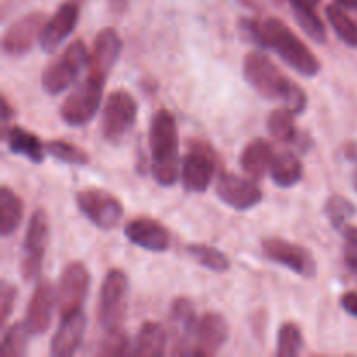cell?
Segmentation results:
<instances>
[{"label": "cell", "mask_w": 357, "mask_h": 357, "mask_svg": "<svg viewBox=\"0 0 357 357\" xmlns=\"http://www.w3.org/2000/svg\"><path fill=\"white\" fill-rule=\"evenodd\" d=\"M241 28L258 47L275 51L279 58L288 63L300 75L312 79L321 72L317 56L307 47L302 38L296 37L295 31L284 21L278 17H267V20L244 17L241 20Z\"/></svg>", "instance_id": "6da1fadb"}, {"label": "cell", "mask_w": 357, "mask_h": 357, "mask_svg": "<svg viewBox=\"0 0 357 357\" xmlns=\"http://www.w3.org/2000/svg\"><path fill=\"white\" fill-rule=\"evenodd\" d=\"M243 73L246 82L267 100L282 101L284 107L291 108L296 115L305 110L309 101L305 91L282 73L264 52H248L243 61Z\"/></svg>", "instance_id": "7a4b0ae2"}, {"label": "cell", "mask_w": 357, "mask_h": 357, "mask_svg": "<svg viewBox=\"0 0 357 357\" xmlns=\"http://www.w3.org/2000/svg\"><path fill=\"white\" fill-rule=\"evenodd\" d=\"M150 169L160 187H173L181 173L180 136L176 119L167 108H159L152 115L149 129Z\"/></svg>", "instance_id": "3957f363"}, {"label": "cell", "mask_w": 357, "mask_h": 357, "mask_svg": "<svg viewBox=\"0 0 357 357\" xmlns=\"http://www.w3.org/2000/svg\"><path fill=\"white\" fill-rule=\"evenodd\" d=\"M91 52L82 40H73L61 54L52 59L40 75L44 91L51 96L68 89L79 79L84 68H89Z\"/></svg>", "instance_id": "277c9868"}, {"label": "cell", "mask_w": 357, "mask_h": 357, "mask_svg": "<svg viewBox=\"0 0 357 357\" xmlns=\"http://www.w3.org/2000/svg\"><path fill=\"white\" fill-rule=\"evenodd\" d=\"M107 79L98 73L87 72V77L65 98L59 107V115L63 122L72 128L89 124L98 114L103 100V89Z\"/></svg>", "instance_id": "5b68a950"}, {"label": "cell", "mask_w": 357, "mask_h": 357, "mask_svg": "<svg viewBox=\"0 0 357 357\" xmlns=\"http://www.w3.org/2000/svg\"><path fill=\"white\" fill-rule=\"evenodd\" d=\"M215 149L199 138L188 139V149L181 159V185L190 194H204L211 185L216 171Z\"/></svg>", "instance_id": "8992f818"}, {"label": "cell", "mask_w": 357, "mask_h": 357, "mask_svg": "<svg viewBox=\"0 0 357 357\" xmlns=\"http://www.w3.org/2000/svg\"><path fill=\"white\" fill-rule=\"evenodd\" d=\"M129 298V279L121 268H112L105 275L98 303V321L105 331L122 328Z\"/></svg>", "instance_id": "52a82bcc"}, {"label": "cell", "mask_w": 357, "mask_h": 357, "mask_svg": "<svg viewBox=\"0 0 357 357\" xmlns=\"http://www.w3.org/2000/svg\"><path fill=\"white\" fill-rule=\"evenodd\" d=\"M138 117V103L126 89H115L108 94L101 115V132L110 143H119L135 126Z\"/></svg>", "instance_id": "ba28073f"}, {"label": "cell", "mask_w": 357, "mask_h": 357, "mask_svg": "<svg viewBox=\"0 0 357 357\" xmlns=\"http://www.w3.org/2000/svg\"><path fill=\"white\" fill-rule=\"evenodd\" d=\"M49 244V216L42 208L35 209L28 222L21 250V278L23 281H33L38 278Z\"/></svg>", "instance_id": "9c48e42d"}, {"label": "cell", "mask_w": 357, "mask_h": 357, "mask_svg": "<svg viewBox=\"0 0 357 357\" xmlns=\"http://www.w3.org/2000/svg\"><path fill=\"white\" fill-rule=\"evenodd\" d=\"M75 202L79 211L101 230H112L124 216L122 202L103 188H86L77 192Z\"/></svg>", "instance_id": "30bf717a"}, {"label": "cell", "mask_w": 357, "mask_h": 357, "mask_svg": "<svg viewBox=\"0 0 357 357\" xmlns=\"http://www.w3.org/2000/svg\"><path fill=\"white\" fill-rule=\"evenodd\" d=\"M197 331V317L195 307L190 298L180 296L171 303L169 324H167V337H169V354L173 356H192Z\"/></svg>", "instance_id": "8fae6325"}, {"label": "cell", "mask_w": 357, "mask_h": 357, "mask_svg": "<svg viewBox=\"0 0 357 357\" xmlns=\"http://www.w3.org/2000/svg\"><path fill=\"white\" fill-rule=\"evenodd\" d=\"M89 286L91 275L82 261L66 264L56 286V307L59 314L65 316L73 310L82 309V303L86 302L89 293Z\"/></svg>", "instance_id": "7c38bea8"}, {"label": "cell", "mask_w": 357, "mask_h": 357, "mask_svg": "<svg viewBox=\"0 0 357 357\" xmlns=\"http://www.w3.org/2000/svg\"><path fill=\"white\" fill-rule=\"evenodd\" d=\"M215 192L223 204L237 211H246L264 201V192L253 178H244L223 169L216 178Z\"/></svg>", "instance_id": "4fadbf2b"}, {"label": "cell", "mask_w": 357, "mask_h": 357, "mask_svg": "<svg viewBox=\"0 0 357 357\" xmlns=\"http://www.w3.org/2000/svg\"><path fill=\"white\" fill-rule=\"evenodd\" d=\"M261 250L268 260L289 268L302 278L310 279L317 274L316 258L300 244L289 243L281 237H267L261 241Z\"/></svg>", "instance_id": "5bb4252c"}, {"label": "cell", "mask_w": 357, "mask_h": 357, "mask_svg": "<svg viewBox=\"0 0 357 357\" xmlns=\"http://www.w3.org/2000/svg\"><path fill=\"white\" fill-rule=\"evenodd\" d=\"M47 17L40 10H33L20 20L13 21L3 31L2 37V49L7 56H23L30 52L35 42L40 38L42 30H44Z\"/></svg>", "instance_id": "9a60e30c"}, {"label": "cell", "mask_w": 357, "mask_h": 357, "mask_svg": "<svg viewBox=\"0 0 357 357\" xmlns=\"http://www.w3.org/2000/svg\"><path fill=\"white\" fill-rule=\"evenodd\" d=\"M124 236L135 246L146 251H153V253H164L171 248L169 230L162 223L149 218V216H138V218L126 223Z\"/></svg>", "instance_id": "2e32d148"}, {"label": "cell", "mask_w": 357, "mask_h": 357, "mask_svg": "<svg viewBox=\"0 0 357 357\" xmlns=\"http://www.w3.org/2000/svg\"><path fill=\"white\" fill-rule=\"evenodd\" d=\"M79 14L80 9L77 2L66 0L65 3H61L56 9V13L47 20L40 33V38H38V45L42 47V51L54 52L68 38V35L75 30Z\"/></svg>", "instance_id": "e0dca14e"}, {"label": "cell", "mask_w": 357, "mask_h": 357, "mask_svg": "<svg viewBox=\"0 0 357 357\" xmlns=\"http://www.w3.org/2000/svg\"><path fill=\"white\" fill-rule=\"evenodd\" d=\"M54 307L56 289L52 288L47 279H42L35 286L33 293H31L30 302H28L26 307V316H24V323H26L28 330L33 337H38V335L45 333L49 330Z\"/></svg>", "instance_id": "ac0fdd59"}, {"label": "cell", "mask_w": 357, "mask_h": 357, "mask_svg": "<svg viewBox=\"0 0 357 357\" xmlns=\"http://www.w3.org/2000/svg\"><path fill=\"white\" fill-rule=\"evenodd\" d=\"M230 335L229 323L218 312H208L197 323L192 356H213L227 344Z\"/></svg>", "instance_id": "d6986e66"}, {"label": "cell", "mask_w": 357, "mask_h": 357, "mask_svg": "<svg viewBox=\"0 0 357 357\" xmlns=\"http://www.w3.org/2000/svg\"><path fill=\"white\" fill-rule=\"evenodd\" d=\"M84 331H86V314L82 309L61 316V323L51 342V356L70 357L75 354L82 344Z\"/></svg>", "instance_id": "ffe728a7"}, {"label": "cell", "mask_w": 357, "mask_h": 357, "mask_svg": "<svg viewBox=\"0 0 357 357\" xmlns=\"http://www.w3.org/2000/svg\"><path fill=\"white\" fill-rule=\"evenodd\" d=\"M122 51V38L115 28H103L96 33L91 51L89 68L87 72L98 73V75L107 79L108 73L112 72L114 65L117 63L119 56Z\"/></svg>", "instance_id": "44dd1931"}, {"label": "cell", "mask_w": 357, "mask_h": 357, "mask_svg": "<svg viewBox=\"0 0 357 357\" xmlns=\"http://www.w3.org/2000/svg\"><path fill=\"white\" fill-rule=\"evenodd\" d=\"M275 153L272 145L264 138H255L241 152V167L253 180H261L271 171Z\"/></svg>", "instance_id": "7402d4cb"}, {"label": "cell", "mask_w": 357, "mask_h": 357, "mask_svg": "<svg viewBox=\"0 0 357 357\" xmlns=\"http://www.w3.org/2000/svg\"><path fill=\"white\" fill-rule=\"evenodd\" d=\"M3 139L7 149L16 155L26 157L33 164H40L45 157V143L35 132L26 131L20 126H10L3 129Z\"/></svg>", "instance_id": "603a6c76"}, {"label": "cell", "mask_w": 357, "mask_h": 357, "mask_svg": "<svg viewBox=\"0 0 357 357\" xmlns=\"http://www.w3.org/2000/svg\"><path fill=\"white\" fill-rule=\"evenodd\" d=\"M169 337L162 324L155 321H146L142 324L136 342L132 344V356L160 357L166 354V345Z\"/></svg>", "instance_id": "cb8c5ba5"}, {"label": "cell", "mask_w": 357, "mask_h": 357, "mask_svg": "<svg viewBox=\"0 0 357 357\" xmlns=\"http://www.w3.org/2000/svg\"><path fill=\"white\" fill-rule=\"evenodd\" d=\"M24 206L20 195L10 190L7 185L0 188V234L3 237H9L20 229L23 222Z\"/></svg>", "instance_id": "d4e9b609"}, {"label": "cell", "mask_w": 357, "mask_h": 357, "mask_svg": "<svg viewBox=\"0 0 357 357\" xmlns=\"http://www.w3.org/2000/svg\"><path fill=\"white\" fill-rule=\"evenodd\" d=\"M271 174L278 187L291 188L302 181L303 164L293 152H281L272 162Z\"/></svg>", "instance_id": "484cf974"}, {"label": "cell", "mask_w": 357, "mask_h": 357, "mask_svg": "<svg viewBox=\"0 0 357 357\" xmlns=\"http://www.w3.org/2000/svg\"><path fill=\"white\" fill-rule=\"evenodd\" d=\"M291 7L296 23L302 28L303 33H307V37H310L317 44H324L328 40V31L321 17L317 16L316 9H314L316 6L300 2V0H291Z\"/></svg>", "instance_id": "4316f807"}, {"label": "cell", "mask_w": 357, "mask_h": 357, "mask_svg": "<svg viewBox=\"0 0 357 357\" xmlns=\"http://www.w3.org/2000/svg\"><path fill=\"white\" fill-rule=\"evenodd\" d=\"M295 112L288 107L275 108L271 112L267 121L268 132L281 143H293L298 138L295 124Z\"/></svg>", "instance_id": "83f0119b"}, {"label": "cell", "mask_w": 357, "mask_h": 357, "mask_svg": "<svg viewBox=\"0 0 357 357\" xmlns=\"http://www.w3.org/2000/svg\"><path fill=\"white\" fill-rule=\"evenodd\" d=\"M326 17L331 23V28L338 35L342 42L349 47H357V23L337 3H330L326 7Z\"/></svg>", "instance_id": "f1b7e54d"}, {"label": "cell", "mask_w": 357, "mask_h": 357, "mask_svg": "<svg viewBox=\"0 0 357 357\" xmlns=\"http://www.w3.org/2000/svg\"><path fill=\"white\" fill-rule=\"evenodd\" d=\"M187 253L192 260L213 272H225L230 268V260L223 251L208 244H188Z\"/></svg>", "instance_id": "f546056e"}, {"label": "cell", "mask_w": 357, "mask_h": 357, "mask_svg": "<svg viewBox=\"0 0 357 357\" xmlns=\"http://www.w3.org/2000/svg\"><path fill=\"white\" fill-rule=\"evenodd\" d=\"M30 330H28L26 323L20 321L14 323L13 326L7 328L3 331L2 347H0V356L2 357H21L26 352L28 338H30Z\"/></svg>", "instance_id": "4dcf8cb0"}, {"label": "cell", "mask_w": 357, "mask_h": 357, "mask_svg": "<svg viewBox=\"0 0 357 357\" xmlns=\"http://www.w3.org/2000/svg\"><path fill=\"white\" fill-rule=\"evenodd\" d=\"M303 351V335L302 330L296 323L282 324L279 328L278 333V347H275V354L279 357H296L302 354Z\"/></svg>", "instance_id": "1f68e13d"}, {"label": "cell", "mask_w": 357, "mask_h": 357, "mask_svg": "<svg viewBox=\"0 0 357 357\" xmlns=\"http://www.w3.org/2000/svg\"><path fill=\"white\" fill-rule=\"evenodd\" d=\"M357 213L356 206L347 197L340 194H333L324 202V215L330 220L333 229H345V223Z\"/></svg>", "instance_id": "d6a6232c"}, {"label": "cell", "mask_w": 357, "mask_h": 357, "mask_svg": "<svg viewBox=\"0 0 357 357\" xmlns=\"http://www.w3.org/2000/svg\"><path fill=\"white\" fill-rule=\"evenodd\" d=\"M45 150L54 159L65 164H72V166H86L89 162V155L84 150H80L73 143L63 142V139H51V142L45 143Z\"/></svg>", "instance_id": "836d02e7"}, {"label": "cell", "mask_w": 357, "mask_h": 357, "mask_svg": "<svg viewBox=\"0 0 357 357\" xmlns=\"http://www.w3.org/2000/svg\"><path fill=\"white\" fill-rule=\"evenodd\" d=\"M98 354L107 356V357L132 354L131 342H129L128 333H124V331H122V328L107 331L105 338L101 340L100 349H98Z\"/></svg>", "instance_id": "e575fe53"}, {"label": "cell", "mask_w": 357, "mask_h": 357, "mask_svg": "<svg viewBox=\"0 0 357 357\" xmlns=\"http://www.w3.org/2000/svg\"><path fill=\"white\" fill-rule=\"evenodd\" d=\"M344 241L345 264H347V267L357 275V227H345Z\"/></svg>", "instance_id": "d590c367"}, {"label": "cell", "mask_w": 357, "mask_h": 357, "mask_svg": "<svg viewBox=\"0 0 357 357\" xmlns=\"http://www.w3.org/2000/svg\"><path fill=\"white\" fill-rule=\"evenodd\" d=\"M17 298V289L16 286L10 284V282L3 281L2 282V293H0V321H2V326H6L7 319H9L10 312L14 309V303Z\"/></svg>", "instance_id": "8d00e7d4"}, {"label": "cell", "mask_w": 357, "mask_h": 357, "mask_svg": "<svg viewBox=\"0 0 357 357\" xmlns=\"http://www.w3.org/2000/svg\"><path fill=\"white\" fill-rule=\"evenodd\" d=\"M340 305L345 312L351 314L352 317H356L357 319V293L356 291L345 293V295L340 298Z\"/></svg>", "instance_id": "74e56055"}, {"label": "cell", "mask_w": 357, "mask_h": 357, "mask_svg": "<svg viewBox=\"0 0 357 357\" xmlns=\"http://www.w3.org/2000/svg\"><path fill=\"white\" fill-rule=\"evenodd\" d=\"M344 152H345V157H347V159L354 164V173H352V187H354V190L357 192V145L356 143H351V145L345 146Z\"/></svg>", "instance_id": "f35d334b"}, {"label": "cell", "mask_w": 357, "mask_h": 357, "mask_svg": "<svg viewBox=\"0 0 357 357\" xmlns=\"http://www.w3.org/2000/svg\"><path fill=\"white\" fill-rule=\"evenodd\" d=\"M13 108H10V103L9 100H7L6 96H2V122H3V129L7 128V124H9V119L13 117Z\"/></svg>", "instance_id": "ab89813d"}, {"label": "cell", "mask_w": 357, "mask_h": 357, "mask_svg": "<svg viewBox=\"0 0 357 357\" xmlns=\"http://www.w3.org/2000/svg\"><path fill=\"white\" fill-rule=\"evenodd\" d=\"M128 6H129V0H108V7H110L112 13L115 14L126 13Z\"/></svg>", "instance_id": "60d3db41"}, {"label": "cell", "mask_w": 357, "mask_h": 357, "mask_svg": "<svg viewBox=\"0 0 357 357\" xmlns=\"http://www.w3.org/2000/svg\"><path fill=\"white\" fill-rule=\"evenodd\" d=\"M342 7H347V9L357 10V0H338Z\"/></svg>", "instance_id": "b9f144b4"}, {"label": "cell", "mask_w": 357, "mask_h": 357, "mask_svg": "<svg viewBox=\"0 0 357 357\" xmlns=\"http://www.w3.org/2000/svg\"><path fill=\"white\" fill-rule=\"evenodd\" d=\"M237 2H241V3H243V6L250 7V9H253V10H260V6H258V3L255 2V0H237Z\"/></svg>", "instance_id": "7bdbcfd3"}, {"label": "cell", "mask_w": 357, "mask_h": 357, "mask_svg": "<svg viewBox=\"0 0 357 357\" xmlns=\"http://www.w3.org/2000/svg\"><path fill=\"white\" fill-rule=\"evenodd\" d=\"M72 2H77L80 6V2H82V0H72Z\"/></svg>", "instance_id": "ee69618b"}, {"label": "cell", "mask_w": 357, "mask_h": 357, "mask_svg": "<svg viewBox=\"0 0 357 357\" xmlns=\"http://www.w3.org/2000/svg\"><path fill=\"white\" fill-rule=\"evenodd\" d=\"M275 2H279V0H275Z\"/></svg>", "instance_id": "f6af8a7d"}]
</instances>
